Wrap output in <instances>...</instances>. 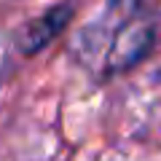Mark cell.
Segmentation results:
<instances>
[{"instance_id": "obj_1", "label": "cell", "mask_w": 161, "mask_h": 161, "mask_svg": "<svg viewBox=\"0 0 161 161\" xmlns=\"http://www.w3.org/2000/svg\"><path fill=\"white\" fill-rule=\"evenodd\" d=\"M150 46H153V24H150V19L126 14L124 22L113 30L110 46L105 51L108 73H118V70L132 67L134 62H140L148 54Z\"/></svg>"}, {"instance_id": "obj_2", "label": "cell", "mask_w": 161, "mask_h": 161, "mask_svg": "<svg viewBox=\"0 0 161 161\" xmlns=\"http://www.w3.org/2000/svg\"><path fill=\"white\" fill-rule=\"evenodd\" d=\"M67 16H70V8H54L46 16H38L35 22H30L27 27L22 30V35H19V40H16V48L24 51V54L38 51L40 46H46L51 38L59 35V30L67 24Z\"/></svg>"}, {"instance_id": "obj_3", "label": "cell", "mask_w": 161, "mask_h": 161, "mask_svg": "<svg viewBox=\"0 0 161 161\" xmlns=\"http://www.w3.org/2000/svg\"><path fill=\"white\" fill-rule=\"evenodd\" d=\"M6 73H8V51H6V43L0 40V83L6 78Z\"/></svg>"}]
</instances>
